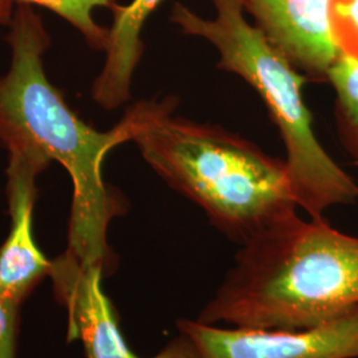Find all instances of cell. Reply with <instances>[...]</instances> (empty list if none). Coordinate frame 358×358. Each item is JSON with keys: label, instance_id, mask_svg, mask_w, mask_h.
<instances>
[{"label": "cell", "instance_id": "5bb4252c", "mask_svg": "<svg viewBox=\"0 0 358 358\" xmlns=\"http://www.w3.org/2000/svg\"><path fill=\"white\" fill-rule=\"evenodd\" d=\"M152 358H202V355L187 334L179 332Z\"/></svg>", "mask_w": 358, "mask_h": 358}, {"label": "cell", "instance_id": "52a82bcc", "mask_svg": "<svg viewBox=\"0 0 358 358\" xmlns=\"http://www.w3.org/2000/svg\"><path fill=\"white\" fill-rule=\"evenodd\" d=\"M50 164L32 150H8L7 201L11 227L0 245V291L22 304L51 273L52 260L38 248L34 235L36 178Z\"/></svg>", "mask_w": 358, "mask_h": 358}, {"label": "cell", "instance_id": "8992f818", "mask_svg": "<svg viewBox=\"0 0 358 358\" xmlns=\"http://www.w3.org/2000/svg\"><path fill=\"white\" fill-rule=\"evenodd\" d=\"M254 26L308 80L325 81L341 51L332 0H241Z\"/></svg>", "mask_w": 358, "mask_h": 358}, {"label": "cell", "instance_id": "7c38bea8", "mask_svg": "<svg viewBox=\"0 0 358 358\" xmlns=\"http://www.w3.org/2000/svg\"><path fill=\"white\" fill-rule=\"evenodd\" d=\"M332 26L341 55L358 57V0H332Z\"/></svg>", "mask_w": 358, "mask_h": 358}, {"label": "cell", "instance_id": "9c48e42d", "mask_svg": "<svg viewBox=\"0 0 358 358\" xmlns=\"http://www.w3.org/2000/svg\"><path fill=\"white\" fill-rule=\"evenodd\" d=\"M164 0H131L117 6L113 24L109 28L105 63L92 87V97L106 110H113L131 97L133 76L143 53L142 29Z\"/></svg>", "mask_w": 358, "mask_h": 358}, {"label": "cell", "instance_id": "5b68a950", "mask_svg": "<svg viewBox=\"0 0 358 358\" xmlns=\"http://www.w3.org/2000/svg\"><path fill=\"white\" fill-rule=\"evenodd\" d=\"M202 358H358V307L301 331L250 329L179 319Z\"/></svg>", "mask_w": 358, "mask_h": 358}, {"label": "cell", "instance_id": "9a60e30c", "mask_svg": "<svg viewBox=\"0 0 358 358\" xmlns=\"http://www.w3.org/2000/svg\"><path fill=\"white\" fill-rule=\"evenodd\" d=\"M16 0H0V26L10 24L15 11Z\"/></svg>", "mask_w": 358, "mask_h": 358}, {"label": "cell", "instance_id": "6da1fadb", "mask_svg": "<svg viewBox=\"0 0 358 358\" xmlns=\"http://www.w3.org/2000/svg\"><path fill=\"white\" fill-rule=\"evenodd\" d=\"M10 27L11 64L0 76V143L7 152L32 150L64 167L73 185L65 252L83 266L112 273L115 259L108 230L128 205L103 180V165L110 150L129 142L128 125L122 118L100 131L69 108L45 73L51 36L31 4L17 3Z\"/></svg>", "mask_w": 358, "mask_h": 358}, {"label": "cell", "instance_id": "30bf717a", "mask_svg": "<svg viewBox=\"0 0 358 358\" xmlns=\"http://www.w3.org/2000/svg\"><path fill=\"white\" fill-rule=\"evenodd\" d=\"M336 93V115L344 145L358 159V57L341 55L328 80Z\"/></svg>", "mask_w": 358, "mask_h": 358}, {"label": "cell", "instance_id": "8fae6325", "mask_svg": "<svg viewBox=\"0 0 358 358\" xmlns=\"http://www.w3.org/2000/svg\"><path fill=\"white\" fill-rule=\"evenodd\" d=\"M17 3L36 4L59 15L76 28L90 48L103 51L108 47L109 29L100 26L94 13L99 8H113L115 0H16Z\"/></svg>", "mask_w": 358, "mask_h": 358}, {"label": "cell", "instance_id": "277c9868", "mask_svg": "<svg viewBox=\"0 0 358 358\" xmlns=\"http://www.w3.org/2000/svg\"><path fill=\"white\" fill-rule=\"evenodd\" d=\"M214 15L203 17L176 3L170 19L179 31L215 48L217 68L241 77L255 90L279 130L285 164L299 208L321 219L334 206L358 202V183L317 140L303 94L308 78L247 17L241 0H211Z\"/></svg>", "mask_w": 358, "mask_h": 358}, {"label": "cell", "instance_id": "ba28073f", "mask_svg": "<svg viewBox=\"0 0 358 358\" xmlns=\"http://www.w3.org/2000/svg\"><path fill=\"white\" fill-rule=\"evenodd\" d=\"M105 271L64 252L52 260L56 299L68 312V341L80 340L87 358H140L121 332L113 303L103 292Z\"/></svg>", "mask_w": 358, "mask_h": 358}, {"label": "cell", "instance_id": "7a4b0ae2", "mask_svg": "<svg viewBox=\"0 0 358 358\" xmlns=\"http://www.w3.org/2000/svg\"><path fill=\"white\" fill-rule=\"evenodd\" d=\"M358 307V238L324 217L288 214L239 245L234 264L195 320L301 331Z\"/></svg>", "mask_w": 358, "mask_h": 358}, {"label": "cell", "instance_id": "3957f363", "mask_svg": "<svg viewBox=\"0 0 358 358\" xmlns=\"http://www.w3.org/2000/svg\"><path fill=\"white\" fill-rule=\"evenodd\" d=\"M177 101L143 100L122 117L129 141L167 185L234 243L297 211L285 159L220 125L173 115Z\"/></svg>", "mask_w": 358, "mask_h": 358}, {"label": "cell", "instance_id": "4fadbf2b", "mask_svg": "<svg viewBox=\"0 0 358 358\" xmlns=\"http://www.w3.org/2000/svg\"><path fill=\"white\" fill-rule=\"evenodd\" d=\"M22 303L0 291V358H17Z\"/></svg>", "mask_w": 358, "mask_h": 358}]
</instances>
